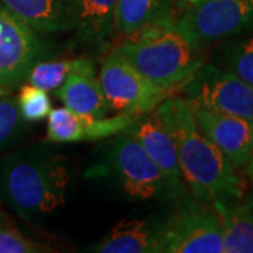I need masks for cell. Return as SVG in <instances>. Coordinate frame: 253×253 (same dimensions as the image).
I'll list each match as a JSON object with an SVG mask.
<instances>
[{"label":"cell","mask_w":253,"mask_h":253,"mask_svg":"<svg viewBox=\"0 0 253 253\" xmlns=\"http://www.w3.org/2000/svg\"><path fill=\"white\" fill-rule=\"evenodd\" d=\"M155 111L176 142L183 183L194 199L208 204L244 199L246 187L238 168L200 131L189 100L169 96Z\"/></svg>","instance_id":"6da1fadb"},{"label":"cell","mask_w":253,"mask_h":253,"mask_svg":"<svg viewBox=\"0 0 253 253\" xmlns=\"http://www.w3.org/2000/svg\"><path fill=\"white\" fill-rule=\"evenodd\" d=\"M69 183L65 158L45 148L18 151L0 163V200L30 222L62 208Z\"/></svg>","instance_id":"7a4b0ae2"},{"label":"cell","mask_w":253,"mask_h":253,"mask_svg":"<svg viewBox=\"0 0 253 253\" xmlns=\"http://www.w3.org/2000/svg\"><path fill=\"white\" fill-rule=\"evenodd\" d=\"M148 79L174 90L204 63L201 45L177 24L176 16L142 28L114 48Z\"/></svg>","instance_id":"3957f363"},{"label":"cell","mask_w":253,"mask_h":253,"mask_svg":"<svg viewBox=\"0 0 253 253\" xmlns=\"http://www.w3.org/2000/svg\"><path fill=\"white\" fill-rule=\"evenodd\" d=\"M103 158L100 170L128 197L142 201L176 199L165 174L128 131L113 136Z\"/></svg>","instance_id":"277c9868"},{"label":"cell","mask_w":253,"mask_h":253,"mask_svg":"<svg viewBox=\"0 0 253 253\" xmlns=\"http://www.w3.org/2000/svg\"><path fill=\"white\" fill-rule=\"evenodd\" d=\"M97 79L110 110L117 113L154 111L173 93L148 79L116 49L104 58Z\"/></svg>","instance_id":"5b68a950"},{"label":"cell","mask_w":253,"mask_h":253,"mask_svg":"<svg viewBox=\"0 0 253 253\" xmlns=\"http://www.w3.org/2000/svg\"><path fill=\"white\" fill-rule=\"evenodd\" d=\"M161 253H224L222 229L212 206L189 200L163 219Z\"/></svg>","instance_id":"8992f818"},{"label":"cell","mask_w":253,"mask_h":253,"mask_svg":"<svg viewBox=\"0 0 253 253\" xmlns=\"http://www.w3.org/2000/svg\"><path fill=\"white\" fill-rule=\"evenodd\" d=\"M181 90L193 106L253 121V86L226 69L203 63Z\"/></svg>","instance_id":"52a82bcc"},{"label":"cell","mask_w":253,"mask_h":253,"mask_svg":"<svg viewBox=\"0 0 253 253\" xmlns=\"http://www.w3.org/2000/svg\"><path fill=\"white\" fill-rule=\"evenodd\" d=\"M179 13L177 24L201 46L253 30V0H206Z\"/></svg>","instance_id":"ba28073f"},{"label":"cell","mask_w":253,"mask_h":253,"mask_svg":"<svg viewBox=\"0 0 253 253\" xmlns=\"http://www.w3.org/2000/svg\"><path fill=\"white\" fill-rule=\"evenodd\" d=\"M44 55L45 42L38 31L0 3V87L11 89L23 83Z\"/></svg>","instance_id":"9c48e42d"},{"label":"cell","mask_w":253,"mask_h":253,"mask_svg":"<svg viewBox=\"0 0 253 253\" xmlns=\"http://www.w3.org/2000/svg\"><path fill=\"white\" fill-rule=\"evenodd\" d=\"M139 114L117 113L116 116L90 117L68 107L52 109L48 114L46 141L52 144L100 141L118 135L135 123Z\"/></svg>","instance_id":"30bf717a"},{"label":"cell","mask_w":253,"mask_h":253,"mask_svg":"<svg viewBox=\"0 0 253 253\" xmlns=\"http://www.w3.org/2000/svg\"><path fill=\"white\" fill-rule=\"evenodd\" d=\"M193 106V104H191ZM200 131L235 168H245L253 155V121L193 106Z\"/></svg>","instance_id":"8fae6325"},{"label":"cell","mask_w":253,"mask_h":253,"mask_svg":"<svg viewBox=\"0 0 253 253\" xmlns=\"http://www.w3.org/2000/svg\"><path fill=\"white\" fill-rule=\"evenodd\" d=\"M144 148L148 156L155 162L169 181L176 199L181 197L184 183L181 177L179 155L176 142L163 126L162 120L156 114V111L139 114L135 123L126 129Z\"/></svg>","instance_id":"7c38bea8"},{"label":"cell","mask_w":253,"mask_h":253,"mask_svg":"<svg viewBox=\"0 0 253 253\" xmlns=\"http://www.w3.org/2000/svg\"><path fill=\"white\" fill-rule=\"evenodd\" d=\"M163 219H123L91 246L99 253H161Z\"/></svg>","instance_id":"4fadbf2b"},{"label":"cell","mask_w":253,"mask_h":253,"mask_svg":"<svg viewBox=\"0 0 253 253\" xmlns=\"http://www.w3.org/2000/svg\"><path fill=\"white\" fill-rule=\"evenodd\" d=\"M0 3L38 33H65L76 28L78 0H0Z\"/></svg>","instance_id":"5bb4252c"},{"label":"cell","mask_w":253,"mask_h":253,"mask_svg":"<svg viewBox=\"0 0 253 253\" xmlns=\"http://www.w3.org/2000/svg\"><path fill=\"white\" fill-rule=\"evenodd\" d=\"M217 212L224 241V253H253V206L241 200H217Z\"/></svg>","instance_id":"9a60e30c"},{"label":"cell","mask_w":253,"mask_h":253,"mask_svg":"<svg viewBox=\"0 0 253 253\" xmlns=\"http://www.w3.org/2000/svg\"><path fill=\"white\" fill-rule=\"evenodd\" d=\"M118 0H78L76 31L82 44H106L116 31Z\"/></svg>","instance_id":"2e32d148"},{"label":"cell","mask_w":253,"mask_h":253,"mask_svg":"<svg viewBox=\"0 0 253 253\" xmlns=\"http://www.w3.org/2000/svg\"><path fill=\"white\" fill-rule=\"evenodd\" d=\"M55 93L65 107L78 114L106 117L111 111L96 75L75 73Z\"/></svg>","instance_id":"e0dca14e"},{"label":"cell","mask_w":253,"mask_h":253,"mask_svg":"<svg viewBox=\"0 0 253 253\" xmlns=\"http://www.w3.org/2000/svg\"><path fill=\"white\" fill-rule=\"evenodd\" d=\"M176 16L174 0H118L116 31L128 37Z\"/></svg>","instance_id":"ac0fdd59"},{"label":"cell","mask_w":253,"mask_h":253,"mask_svg":"<svg viewBox=\"0 0 253 253\" xmlns=\"http://www.w3.org/2000/svg\"><path fill=\"white\" fill-rule=\"evenodd\" d=\"M75 73L96 75V65L90 58H73L58 61H38L28 72L27 83L46 91L58 90Z\"/></svg>","instance_id":"d6986e66"},{"label":"cell","mask_w":253,"mask_h":253,"mask_svg":"<svg viewBox=\"0 0 253 253\" xmlns=\"http://www.w3.org/2000/svg\"><path fill=\"white\" fill-rule=\"evenodd\" d=\"M234 38L224 46V66L226 71L253 86V34Z\"/></svg>","instance_id":"ffe728a7"},{"label":"cell","mask_w":253,"mask_h":253,"mask_svg":"<svg viewBox=\"0 0 253 253\" xmlns=\"http://www.w3.org/2000/svg\"><path fill=\"white\" fill-rule=\"evenodd\" d=\"M17 106L20 116L24 123H37L41 121L52 110V101L48 96V91L42 90L33 84L21 86L17 96Z\"/></svg>","instance_id":"44dd1931"},{"label":"cell","mask_w":253,"mask_h":253,"mask_svg":"<svg viewBox=\"0 0 253 253\" xmlns=\"http://www.w3.org/2000/svg\"><path fill=\"white\" fill-rule=\"evenodd\" d=\"M23 118L18 111L17 100L14 97L1 96L0 97V151L9 146L23 128Z\"/></svg>","instance_id":"7402d4cb"},{"label":"cell","mask_w":253,"mask_h":253,"mask_svg":"<svg viewBox=\"0 0 253 253\" xmlns=\"http://www.w3.org/2000/svg\"><path fill=\"white\" fill-rule=\"evenodd\" d=\"M48 245L33 241L13 226L0 224V253H51Z\"/></svg>","instance_id":"603a6c76"},{"label":"cell","mask_w":253,"mask_h":253,"mask_svg":"<svg viewBox=\"0 0 253 253\" xmlns=\"http://www.w3.org/2000/svg\"><path fill=\"white\" fill-rule=\"evenodd\" d=\"M201 1H206V0H174V6L177 11H183L194 4H199Z\"/></svg>","instance_id":"cb8c5ba5"},{"label":"cell","mask_w":253,"mask_h":253,"mask_svg":"<svg viewBox=\"0 0 253 253\" xmlns=\"http://www.w3.org/2000/svg\"><path fill=\"white\" fill-rule=\"evenodd\" d=\"M245 169H246V174L251 177L253 180V155H252V158H251V161L248 162V165L245 166Z\"/></svg>","instance_id":"d4e9b609"},{"label":"cell","mask_w":253,"mask_h":253,"mask_svg":"<svg viewBox=\"0 0 253 253\" xmlns=\"http://www.w3.org/2000/svg\"><path fill=\"white\" fill-rule=\"evenodd\" d=\"M7 94H10V89L0 87V97H1V96H7Z\"/></svg>","instance_id":"484cf974"},{"label":"cell","mask_w":253,"mask_h":253,"mask_svg":"<svg viewBox=\"0 0 253 253\" xmlns=\"http://www.w3.org/2000/svg\"><path fill=\"white\" fill-rule=\"evenodd\" d=\"M246 201H248V203H249L251 206H253V191H252V194H251V197L246 200Z\"/></svg>","instance_id":"4316f807"},{"label":"cell","mask_w":253,"mask_h":253,"mask_svg":"<svg viewBox=\"0 0 253 253\" xmlns=\"http://www.w3.org/2000/svg\"><path fill=\"white\" fill-rule=\"evenodd\" d=\"M1 222H3V215L0 214V224H1Z\"/></svg>","instance_id":"83f0119b"}]
</instances>
